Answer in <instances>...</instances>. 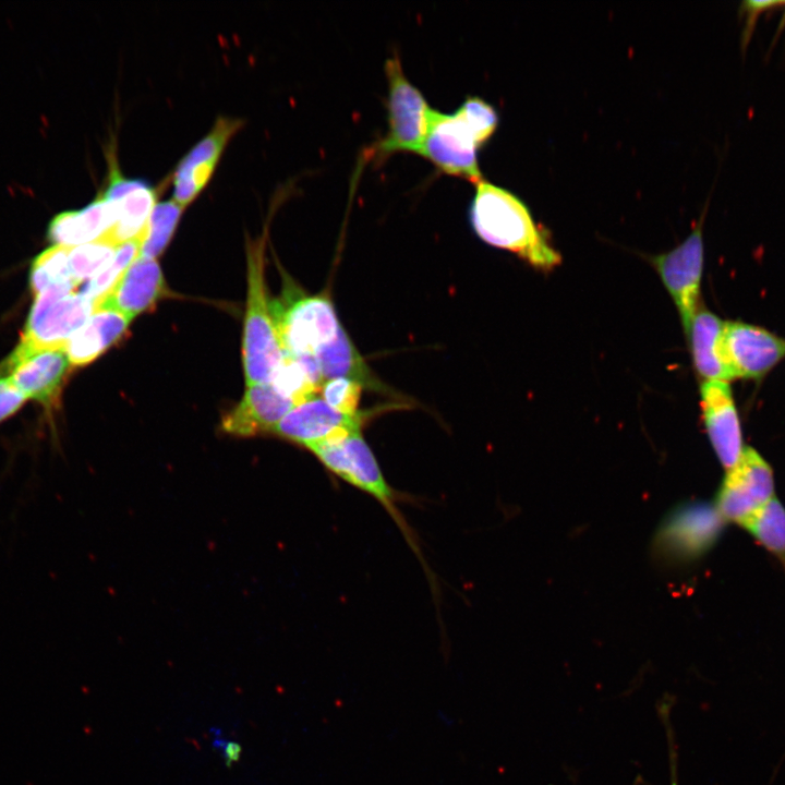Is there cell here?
<instances>
[{
    "label": "cell",
    "mask_w": 785,
    "mask_h": 785,
    "mask_svg": "<svg viewBox=\"0 0 785 785\" xmlns=\"http://www.w3.org/2000/svg\"><path fill=\"white\" fill-rule=\"evenodd\" d=\"M469 218L482 241L517 254L534 268L551 270L561 262L527 205L502 186L485 180L476 183Z\"/></svg>",
    "instance_id": "obj_1"
},
{
    "label": "cell",
    "mask_w": 785,
    "mask_h": 785,
    "mask_svg": "<svg viewBox=\"0 0 785 785\" xmlns=\"http://www.w3.org/2000/svg\"><path fill=\"white\" fill-rule=\"evenodd\" d=\"M263 242L247 247V299L243 334L246 386L269 384L285 352L264 282Z\"/></svg>",
    "instance_id": "obj_2"
},
{
    "label": "cell",
    "mask_w": 785,
    "mask_h": 785,
    "mask_svg": "<svg viewBox=\"0 0 785 785\" xmlns=\"http://www.w3.org/2000/svg\"><path fill=\"white\" fill-rule=\"evenodd\" d=\"M384 69L387 132L367 152V157L381 162L397 152L420 155L431 110L422 92L407 77L397 55L386 59Z\"/></svg>",
    "instance_id": "obj_3"
},
{
    "label": "cell",
    "mask_w": 785,
    "mask_h": 785,
    "mask_svg": "<svg viewBox=\"0 0 785 785\" xmlns=\"http://www.w3.org/2000/svg\"><path fill=\"white\" fill-rule=\"evenodd\" d=\"M322 464L347 483L375 498L403 531L410 545L411 534L396 505L394 490L361 431H342L307 448Z\"/></svg>",
    "instance_id": "obj_4"
},
{
    "label": "cell",
    "mask_w": 785,
    "mask_h": 785,
    "mask_svg": "<svg viewBox=\"0 0 785 785\" xmlns=\"http://www.w3.org/2000/svg\"><path fill=\"white\" fill-rule=\"evenodd\" d=\"M74 286L51 287L35 295L22 340L40 347L64 348L95 311L93 300Z\"/></svg>",
    "instance_id": "obj_5"
},
{
    "label": "cell",
    "mask_w": 785,
    "mask_h": 785,
    "mask_svg": "<svg viewBox=\"0 0 785 785\" xmlns=\"http://www.w3.org/2000/svg\"><path fill=\"white\" fill-rule=\"evenodd\" d=\"M285 354H313L342 327L328 295H304L271 306Z\"/></svg>",
    "instance_id": "obj_6"
},
{
    "label": "cell",
    "mask_w": 785,
    "mask_h": 785,
    "mask_svg": "<svg viewBox=\"0 0 785 785\" xmlns=\"http://www.w3.org/2000/svg\"><path fill=\"white\" fill-rule=\"evenodd\" d=\"M481 144L460 112H440L431 108L426 135L420 155L448 176L471 183L484 180L479 166Z\"/></svg>",
    "instance_id": "obj_7"
},
{
    "label": "cell",
    "mask_w": 785,
    "mask_h": 785,
    "mask_svg": "<svg viewBox=\"0 0 785 785\" xmlns=\"http://www.w3.org/2000/svg\"><path fill=\"white\" fill-rule=\"evenodd\" d=\"M705 212L680 244L652 257V264L678 310L686 334L698 312L704 261L702 226Z\"/></svg>",
    "instance_id": "obj_8"
},
{
    "label": "cell",
    "mask_w": 785,
    "mask_h": 785,
    "mask_svg": "<svg viewBox=\"0 0 785 785\" xmlns=\"http://www.w3.org/2000/svg\"><path fill=\"white\" fill-rule=\"evenodd\" d=\"M773 497L774 478L770 464L757 450L746 446L738 462L726 471L715 509L724 521L741 526Z\"/></svg>",
    "instance_id": "obj_9"
},
{
    "label": "cell",
    "mask_w": 785,
    "mask_h": 785,
    "mask_svg": "<svg viewBox=\"0 0 785 785\" xmlns=\"http://www.w3.org/2000/svg\"><path fill=\"white\" fill-rule=\"evenodd\" d=\"M70 366L64 348L40 347L21 340L1 369L27 399L50 408L59 398Z\"/></svg>",
    "instance_id": "obj_10"
},
{
    "label": "cell",
    "mask_w": 785,
    "mask_h": 785,
    "mask_svg": "<svg viewBox=\"0 0 785 785\" xmlns=\"http://www.w3.org/2000/svg\"><path fill=\"white\" fill-rule=\"evenodd\" d=\"M722 352L733 379L760 382L785 360V338L753 324L725 322Z\"/></svg>",
    "instance_id": "obj_11"
},
{
    "label": "cell",
    "mask_w": 785,
    "mask_h": 785,
    "mask_svg": "<svg viewBox=\"0 0 785 785\" xmlns=\"http://www.w3.org/2000/svg\"><path fill=\"white\" fill-rule=\"evenodd\" d=\"M723 521L715 507L705 504L677 507L661 526L656 546L673 558L698 557L714 544Z\"/></svg>",
    "instance_id": "obj_12"
},
{
    "label": "cell",
    "mask_w": 785,
    "mask_h": 785,
    "mask_svg": "<svg viewBox=\"0 0 785 785\" xmlns=\"http://www.w3.org/2000/svg\"><path fill=\"white\" fill-rule=\"evenodd\" d=\"M702 420L723 468L732 469L744 451L737 407L728 382L703 381L700 386Z\"/></svg>",
    "instance_id": "obj_13"
},
{
    "label": "cell",
    "mask_w": 785,
    "mask_h": 785,
    "mask_svg": "<svg viewBox=\"0 0 785 785\" xmlns=\"http://www.w3.org/2000/svg\"><path fill=\"white\" fill-rule=\"evenodd\" d=\"M367 413L347 414L313 397L294 406L273 433L305 448L342 431H361Z\"/></svg>",
    "instance_id": "obj_14"
},
{
    "label": "cell",
    "mask_w": 785,
    "mask_h": 785,
    "mask_svg": "<svg viewBox=\"0 0 785 785\" xmlns=\"http://www.w3.org/2000/svg\"><path fill=\"white\" fill-rule=\"evenodd\" d=\"M241 121L220 118L210 132L182 158L174 171L173 200L183 207L201 192L209 180L229 138Z\"/></svg>",
    "instance_id": "obj_15"
},
{
    "label": "cell",
    "mask_w": 785,
    "mask_h": 785,
    "mask_svg": "<svg viewBox=\"0 0 785 785\" xmlns=\"http://www.w3.org/2000/svg\"><path fill=\"white\" fill-rule=\"evenodd\" d=\"M117 204L118 219L102 237L114 245L143 238L150 214L156 205V191L140 180L125 179L111 167L109 183L101 195ZM101 239V238H100Z\"/></svg>",
    "instance_id": "obj_16"
},
{
    "label": "cell",
    "mask_w": 785,
    "mask_h": 785,
    "mask_svg": "<svg viewBox=\"0 0 785 785\" xmlns=\"http://www.w3.org/2000/svg\"><path fill=\"white\" fill-rule=\"evenodd\" d=\"M165 281L158 263L137 256L122 278L101 300L96 309H112L133 319L146 311L165 293Z\"/></svg>",
    "instance_id": "obj_17"
},
{
    "label": "cell",
    "mask_w": 785,
    "mask_h": 785,
    "mask_svg": "<svg viewBox=\"0 0 785 785\" xmlns=\"http://www.w3.org/2000/svg\"><path fill=\"white\" fill-rule=\"evenodd\" d=\"M295 406L270 384L247 386L243 399L222 420V428L238 436L273 432L277 423Z\"/></svg>",
    "instance_id": "obj_18"
},
{
    "label": "cell",
    "mask_w": 785,
    "mask_h": 785,
    "mask_svg": "<svg viewBox=\"0 0 785 785\" xmlns=\"http://www.w3.org/2000/svg\"><path fill=\"white\" fill-rule=\"evenodd\" d=\"M117 219V204L100 196L80 210L55 216L49 222L47 235L55 245L78 246L102 238Z\"/></svg>",
    "instance_id": "obj_19"
},
{
    "label": "cell",
    "mask_w": 785,
    "mask_h": 785,
    "mask_svg": "<svg viewBox=\"0 0 785 785\" xmlns=\"http://www.w3.org/2000/svg\"><path fill=\"white\" fill-rule=\"evenodd\" d=\"M131 318L112 309H96L70 338L65 351L73 366L90 363L125 333Z\"/></svg>",
    "instance_id": "obj_20"
},
{
    "label": "cell",
    "mask_w": 785,
    "mask_h": 785,
    "mask_svg": "<svg viewBox=\"0 0 785 785\" xmlns=\"http://www.w3.org/2000/svg\"><path fill=\"white\" fill-rule=\"evenodd\" d=\"M725 322L709 310L698 311L688 330L695 369L704 381L730 382L733 376L722 352Z\"/></svg>",
    "instance_id": "obj_21"
},
{
    "label": "cell",
    "mask_w": 785,
    "mask_h": 785,
    "mask_svg": "<svg viewBox=\"0 0 785 785\" xmlns=\"http://www.w3.org/2000/svg\"><path fill=\"white\" fill-rule=\"evenodd\" d=\"M313 358L324 382L343 377L359 383L363 388L388 394V388L372 373L342 327Z\"/></svg>",
    "instance_id": "obj_22"
},
{
    "label": "cell",
    "mask_w": 785,
    "mask_h": 785,
    "mask_svg": "<svg viewBox=\"0 0 785 785\" xmlns=\"http://www.w3.org/2000/svg\"><path fill=\"white\" fill-rule=\"evenodd\" d=\"M741 527L785 567V509L775 497L758 509Z\"/></svg>",
    "instance_id": "obj_23"
},
{
    "label": "cell",
    "mask_w": 785,
    "mask_h": 785,
    "mask_svg": "<svg viewBox=\"0 0 785 785\" xmlns=\"http://www.w3.org/2000/svg\"><path fill=\"white\" fill-rule=\"evenodd\" d=\"M69 251L68 246L53 245L35 257L29 273L34 297L51 287L77 286L71 274Z\"/></svg>",
    "instance_id": "obj_24"
},
{
    "label": "cell",
    "mask_w": 785,
    "mask_h": 785,
    "mask_svg": "<svg viewBox=\"0 0 785 785\" xmlns=\"http://www.w3.org/2000/svg\"><path fill=\"white\" fill-rule=\"evenodd\" d=\"M143 238H135L120 244L112 258L94 276L81 291L95 305L122 278L133 261L140 255Z\"/></svg>",
    "instance_id": "obj_25"
},
{
    "label": "cell",
    "mask_w": 785,
    "mask_h": 785,
    "mask_svg": "<svg viewBox=\"0 0 785 785\" xmlns=\"http://www.w3.org/2000/svg\"><path fill=\"white\" fill-rule=\"evenodd\" d=\"M183 206L174 200L155 205L145 228L140 256L155 258L167 246Z\"/></svg>",
    "instance_id": "obj_26"
},
{
    "label": "cell",
    "mask_w": 785,
    "mask_h": 785,
    "mask_svg": "<svg viewBox=\"0 0 785 785\" xmlns=\"http://www.w3.org/2000/svg\"><path fill=\"white\" fill-rule=\"evenodd\" d=\"M118 246L101 238L70 247L69 263L75 283L94 277L112 258Z\"/></svg>",
    "instance_id": "obj_27"
},
{
    "label": "cell",
    "mask_w": 785,
    "mask_h": 785,
    "mask_svg": "<svg viewBox=\"0 0 785 785\" xmlns=\"http://www.w3.org/2000/svg\"><path fill=\"white\" fill-rule=\"evenodd\" d=\"M457 110L470 125L481 146L487 143L498 128L496 109L479 96H467Z\"/></svg>",
    "instance_id": "obj_28"
},
{
    "label": "cell",
    "mask_w": 785,
    "mask_h": 785,
    "mask_svg": "<svg viewBox=\"0 0 785 785\" xmlns=\"http://www.w3.org/2000/svg\"><path fill=\"white\" fill-rule=\"evenodd\" d=\"M363 386L343 377L326 379L322 387V399L334 409L347 414H358Z\"/></svg>",
    "instance_id": "obj_29"
},
{
    "label": "cell",
    "mask_w": 785,
    "mask_h": 785,
    "mask_svg": "<svg viewBox=\"0 0 785 785\" xmlns=\"http://www.w3.org/2000/svg\"><path fill=\"white\" fill-rule=\"evenodd\" d=\"M784 1H744L739 8V14L744 17L741 32V47L745 50L757 25L758 16L763 12L781 7Z\"/></svg>",
    "instance_id": "obj_30"
},
{
    "label": "cell",
    "mask_w": 785,
    "mask_h": 785,
    "mask_svg": "<svg viewBox=\"0 0 785 785\" xmlns=\"http://www.w3.org/2000/svg\"><path fill=\"white\" fill-rule=\"evenodd\" d=\"M25 399L8 376H0V423L16 412Z\"/></svg>",
    "instance_id": "obj_31"
},
{
    "label": "cell",
    "mask_w": 785,
    "mask_h": 785,
    "mask_svg": "<svg viewBox=\"0 0 785 785\" xmlns=\"http://www.w3.org/2000/svg\"><path fill=\"white\" fill-rule=\"evenodd\" d=\"M215 745H218V748L222 749V756L228 768L239 761L242 753V747L240 744L235 741L215 739Z\"/></svg>",
    "instance_id": "obj_32"
}]
</instances>
